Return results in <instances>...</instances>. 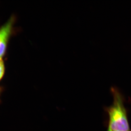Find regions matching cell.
I'll list each match as a JSON object with an SVG mask.
<instances>
[{"mask_svg": "<svg viewBox=\"0 0 131 131\" xmlns=\"http://www.w3.org/2000/svg\"><path fill=\"white\" fill-rule=\"evenodd\" d=\"M114 102L107 108L109 117L108 129L112 131H129V126L122 96L117 90L113 89Z\"/></svg>", "mask_w": 131, "mask_h": 131, "instance_id": "cell-1", "label": "cell"}, {"mask_svg": "<svg viewBox=\"0 0 131 131\" xmlns=\"http://www.w3.org/2000/svg\"><path fill=\"white\" fill-rule=\"evenodd\" d=\"M107 131H112V130H110V129H108V130Z\"/></svg>", "mask_w": 131, "mask_h": 131, "instance_id": "cell-4", "label": "cell"}, {"mask_svg": "<svg viewBox=\"0 0 131 131\" xmlns=\"http://www.w3.org/2000/svg\"><path fill=\"white\" fill-rule=\"evenodd\" d=\"M14 20L13 18H11L0 28V58L5 54L8 41L12 33Z\"/></svg>", "mask_w": 131, "mask_h": 131, "instance_id": "cell-2", "label": "cell"}, {"mask_svg": "<svg viewBox=\"0 0 131 131\" xmlns=\"http://www.w3.org/2000/svg\"><path fill=\"white\" fill-rule=\"evenodd\" d=\"M5 71V67L3 62L1 58H0V80L2 78Z\"/></svg>", "mask_w": 131, "mask_h": 131, "instance_id": "cell-3", "label": "cell"}]
</instances>
